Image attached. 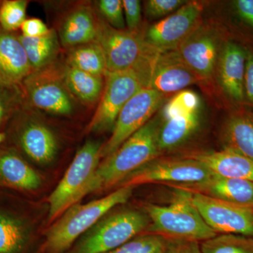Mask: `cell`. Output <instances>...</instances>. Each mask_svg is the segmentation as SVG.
<instances>
[{
	"label": "cell",
	"instance_id": "1",
	"mask_svg": "<svg viewBox=\"0 0 253 253\" xmlns=\"http://www.w3.org/2000/svg\"><path fill=\"white\" fill-rule=\"evenodd\" d=\"M48 205L0 189V253H42Z\"/></svg>",
	"mask_w": 253,
	"mask_h": 253
},
{
	"label": "cell",
	"instance_id": "2",
	"mask_svg": "<svg viewBox=\"0 0 253 253\" xmlns=\"http://www.w3.org/2000/svg\"><path fill=\"white\" fill-rule=\"evenodd\" d=\"M161 121L160 113L128 138L114 153L101 161L94 176L81 193L80 202L93 193L116 189L126 176L161 157L158 136Z\"/></svg>",
	"mask_w": 253,
	"mask_h": 253
},
{
	"label": "cell",
	"instance_id": "3",
	"mask_svg": "<svg viewBox=\"0 0 253 253\" xmlns=\"http://www.w3.org/2000/svg\"><path fill=\"white\" fill-rule=\"evenodd\" d=\"M134 187L118 188L84 204L73 205L44 232L42 253H66L84 233L117 206L126 204Z\"/></svg>",
	"mask_w": 253,
	"mask_h": 253
},
{
	"label": "cell",
	"instance_id": "4",
	"mask_svg": "<svg viewBox=\"0 0 253 253\" xmlns=\"http://www.w3.org/2000/svg\"><path fill=\"white\" fill-rule=\"evenodd\" d=\"M168 205L144 204L150 219L146 233L156 234L173 242H203L217 236L205 222L191 200L189 191L174 190Z\"/></svg>",
	"mask_w": 253,
	"mask_h": 253
},
{
	"label": "cell",
	"instance_id": "5",
	"mask_svg": "<svg viewBox=\"0 0 253 253\" xmlns=\"http://www.w3.org/2000/svg\"><path fill=\"white\" fill-rule=\"evenodd\" d=\"M112 211L81 236L66 253L111 252L149 229V217L144 211L129 208Z\"/></svg>",
	"mask_w": 253,
	"mask_h": 253
},
{
	"label": "cell",
	"instance_id": "6",
	"mask_svg": "<svg viewBox=\"0 0 253 253\" xmlns=\"http://www.w3.org/2000/svg\"><path fill=\"white\" fill-rule=\"evenodd\" d=\"M96 41L102 48L107 73L135 70L149 82L151 66L159 53L145 42L139 32L118 30L111 27L97 14Z\"/></svg>",
	"mask_w": 253,
	"mask_h": 253
},
{
	"label": "cell",
	"instance_id": "7",
	"mask_svg": "<svg viewBox=\"0 0 253 253\" xmlns=\"http://www.w3.org/2000/svg\"><path fill=\"white\" fill-rule=\"evenodd\" d=\"M103 144L88 140L78 150L62 179L46 201V226L56 221L68 208L80 203V196L101 163Z\"/></svg>",
	"mask_w": 253,
	"mask_h": 253
},
{
	"label": "cell",
	"instance_id": "8",
	"mask_svg": "<svg viewBox=\"0 0 253 253\" xmlns=\"http://www.w3.org/2000/svg\"><path fill=\"white\" fill-rule=\"evenodd\" d=\"M21 110L15 115L6 136L12 141L13 147L33 166L48 167L59 156V138L36 115Z\"/></svg>",
	"mask_w": 253,
	"mask_h": 253
},
{
	"label": "cell",
	"instance_id": "9",
	"mask_svg": "<svg viewBox=\"0 0 253 253\" xmlns=\"http://www.w3.org/2000/svg\"><path fill=\"white\" fill-rule=\"evenodd\" d=\"M25 104L57 116H72L76 101L63 79V68L56 63L49 67L33 71L21 84Z\"/></svg>",
	"mask_w": 253,
	"mask_h": 253
},
{
	"label": "cell",
	"instance_id": "10",
	"mask_svg": "<svg viewBox=\"0 0 253 253\" xmlns=\"http://www.w3.org/2000/svg\"><path fill=\"white\" fill-rule=\"evenodd\" d=\"M101 101L88 131L102 133L113 130L121 110L127 101L142 88L147 81L144 75L135 70L107 73Z\"/></svg>",
	"mask_w": 253,
	"mask_h": 253
},
{
	"label": "cell",
	"instance_id": "11",
	"mask_svg": "<svg viewBox=\"0 0 253 253\" xmlns=\"http://www.w3.org/2000/svg\"><path fill=\"white\" fill-rule=\"evenodd\" d=\"M213 174L204 165L195 160L159 157L126 176L116 189L148 184H194L207 180Z\"/></svg>",
	"mask_w": 253,
	"mask_h": 253
},
{
	"label": "cell",
	"instance_id": "12",
	"mask_svg": "<svg viewBox=\"0 0 253 253\" xmlns=\"http://www.w3.org/2000/svg\"><path fill=\"white\" fill-rule=\"evenodd\" d=\"M204 5L187 1L172 14L150 26L143 34L145 42L158 53L175 51L202 24Z\"/></svg>",
	"mask_w": 253,
	"mask_h": 253
},
{
	"label": "cell",
	"instance_id": "13",
	"mask_svg": "<svg viewBox=\"0 0 253 253\" xmlns=\"http://www.w3.org/2000/svg\"><path fill=\"white\" fill-rule=\"evenodd\" d=\"M166 97V95L151 88L144 87L137 91L118 115L112 134L101 148V158L104 159L114 153L128 138L149 122Z\"/></svg>",
	"mask_w": 253,
	"mask_h": 253
},
{
	"label": "cell",
	"instance_id": "14",
	"mask_svg": "<svg viewBox=\"0 0 253 253\" xmlns=\"http://www.w3.org/2000/svg\"><path fill=\"white\" fill-rule=\"evenodd\" d=\"M189 193L205 222L217 234L253 237V208L199 193Z\"/></svg>",
	"mask_w": 253,
	"mask_h": 253
},
{
	"label": "cell",
	"instance_id": "15",
	"mask_svg": "<svg viewBox=\"0 0 253 253\" xmlns=\"http://www.w3.org/2000/svg\"><path fill=\"white\" fill-rule=\"evenodd\" d=\"M224 41L218 32L201 24L174 51L201 81H207L216 73Z\"/></svg>",
	"mask_w": 253,
	"mask_h": 253
},
{
	"label": "cell",
	"instance_id": "16",
	"mask_svg": "<svg viewBox=\"0 0 253 253\" xmlns=\"http://www.w3.org/2000/svg\"><path fill=\"white\" fill-rule=\"evenodd\" d=\"M45 179L12 146L0 147V189L31 199L44 188Z\"/></svg>",
	"mask_w": 253,
	"mask_h": 253
},
{
	"label": "cell",
	"instance_id": "17",
	"mask_svg": "<svg viewBox=\"0 0 253 253\" xmlns=\"http://www.w3.org/2000/svg\"><path fill=\"white\" fill-rule=\"evenodd\" d=\"M246 46L226 39L221 46L215 75L221 91L233 109L244 106Z\"/></svg>",
	"mask_w": 253,
	"mask_h": 253
},
{
	"label": "cell",
	"instance_id": "18",
	"mask_svg": "<svg viewBox=\"0 0 253 253\" xmlns=\"http://www.w3.org/2000/svg\"><path fill=\"white\" fill-rule=\"evenodd\" d=\"M202 82L179 59L175 51L159 53L151 66L146 87L164 95L178 93Z\"/></svg>",
	"mask_w": 253,
	"mask_h": 253
},
{
	"label": "cell",
	"instance_id": "19",
	"mask_svg": "<svg viewBox=\"0 0 253 253\" xmlns=\"http://www.w3.org/2000/svg\"><path fill=\"white\" fill-rule=\"evenodd\" d=\"M174 189L199 193L253 208V181L213 174L207 180L194 184H169Z\"/></svg>",
	"mask_w": 253,
	"mask_h": 253
},
{
	"label": "cell",
	"instance_id": "20",
	"mask_svg": "<svg viewBox=\"0 0 253 253\" xmlns=\"http://www.w3.org/2000/svg\"><path fill=\"white\" fill-rule=\"evenodd\" d=\"M220 137L223 149L253 162V108L243 106L233 109L223 123Z\"/></svg>",
	"mask_w": 253,
	"mask_h": 253
},
{
	"label": "cell",
	"instance_id": "21",
	"mask_svg": "<svg viewBox=\"0 0 253 253\" xmlns=\"http://www.w3.org/2000/svg\"><path fill=\"white\" fill-rule=\"evenodd\" d=\"M182 157L199 161L217 175L253 181V161L231 150L192 151Z\"/></svg>",
	"mask_w": 253,
	"mask_h": 253
},
{
	"label": "cell",
	"instance_id": "22",
	"mask_svg": "<svg viewBox=\"0 0 253 253\" xmlns=\"http://www.w3.org/2000/svg\"><path fill=\"white\" fill-rule=\"evenodd\" d=\"M97 14L88 5H80L63 18L60 24V43L66 49L96 41Z\"/></svg>",
	"mask_w": 253,
	"mask_h": 253
},
{
	"label": "cell",
	"instance_id": "23",
	"mask_svg": "<svg viewBox=\"0 0 253 253\" xmlns=\"http://www.w3.org/2000/svg\"><path fill=\"white\" fill-rule=\"evenodd\" d=\"M33 72L18 36L0 29V81L21 86Z\"/></svg>",
	"mask_w": 253,
	"mask_h": 253
},
{
	"label": "cell",
	"instance_id": "24",
	"mask_svg": "<svg viewBox=\"0 0 253 253\" xmlns=\"http://www.w3.org/2000/svg\"><path fill=\"white\" fill-rule=\"evenodd\" d=\"M201 123V109L162 120L158 136V148L161 154L179 147L189 140L199 129Z\"/></svg>",
	"mask_w": 253,
	"mask_h": 253
},
{
	"label": "cell",
	"instance_id": "25",
	"mask_svg": "<svg viewBox=\"0 0 253 253\" xmlns=\"http://www.w3.org/2000/svg\"><path fill=\"white\" fill-rule=\"evenodd\" d=\"M18 38L27 54L33 72L56 63L61 48L57 31L50 29L49 33L38 38H26L21 35Z\"/></svg>",
	"mask_w": 253,
	"mask_h": 253
},
{
	"label": "cell",
	"instance_id": "26",
	"mask_svg": "<svg viewBox=\"0 0 253 253\" xmlns=\"http://www.w3.org/2000/svg\"><path fill=\"white\" fill-rule=\"evenodd\" d=\"M63 79L73 97L84 104L96 102L104 91V77L84 72L67 64L63 68Z\"/></svg>",
	"mask_w": 253,
	"mask_h": 253
},
{
	"label": "cell",
	"instance_id": "27",
	"mask_svg": "<svg viewBox=\"0 0 253 253\" xmlns=\"http://www.w3.org/2000/svg\"><path fill=\"white\" fill-rule=\"evenodd\" d=\"M66 64L101 77L107 73L104 51L96 41L68 49Z\"/></svg>",
	"mask_w": 253,
	"mask_h": 253
},
{
	"label": "cell",
	"instance_id": "28",
	"mask_svg": "<svg viewBox=\"0 0 253 253\" xmlns=\"http://www.w3.org/2000/svg\"><path fill=\"white\" fill-rule=\"evenodd\" d=\"M202 253H253V237L217 234L200 244Z\"/></svg>",
	"mask_w": 253,
	"mask_h": 253
},
{
	"label": "cell",
	"instance_id": "29",
	"mask_svg": "<svg viewBox=\"0 0 253 253\" xmlns=\"http://www.w3.org/2000/svg\"><path fill=\"white\" fill-rule=\"evenodd\" d=\"M173 244L162 236L144 233L107 253H164Z\"/></svg>",
	"mask_w": 253,
	"mask_h": 253
},
{
	"label": "cell",
	"instance_id": "30",
	"mask_svg": "<svg viewBox=\"0 0 253 253\" xmlns=\"http://www.w3.org/2000/svg\"><path fill=\"white\" fill-rule=\"evenodd\" d=\"M23 104L25 98L21 86L6 84L0 81V129L22 109Z\"/></svg>",
	"mask_w": 253,
	"mask_h": 253
},
{
	"label": "cell",
	"instance_id": "31",
	"mask_svg": "<svg viewBox=\"0 0 253 253\" xmlns=\"http://www.w3.org/2000/svg\"><path fill=\"white\" fill-rule=\"evenodd\" d=\"M229 9L236 25L234 28L242 36L241 44L245 41L253 43V0L231 1Z\"/></svg>",
	"mask_w": 253,
	"mask_h": 253
},
{
	"label": "cell",
	"instance_id": "32",
	"mask_svg": "<svg viewBox=\"0 0 253 253\" xmlns=\"http://www.w3.org/2000/svg\"><path fill=\"white\" fill-rule=\"evenodd\" d=\"M199 95L191 90H182L176 93L172 99L165 105L161 112L162 120L188 114L201 109Z\"/></svg>",
	"mask_w": 253,
	"mask_h": 253
},
{
	"label": "cell",
	"instance_id": "33",
	"mask_svg": "<svg viewBox=\"0 0 253 253\" xmlns=\"http://www.w3.org/2000/svg\"><path fill=\"white\" fill-rule=\"evenodd\" d=\"M28 1L26 0H6L0 4V28L4 31L13 32L21 28L26 20Z\"/></svg>",
	"mask_w": 253,
	"mask_h": 253
},
{
	"label": "cell",
	"instance_id": "34",
	"mask_svg": "<svg viewBox=\"0 0 253 253\" xmlns=\"http://www.w3.org/2000/svg\"><path fill=\"white\" fill-rule=\"evenodd\" d=\"M98 14L113 28L125 30L126 20L121 0H100L96 3Z\"/></svg>",
	"mask_w": 253,
	"mask_h": 253
},
{
	"label": "cell",
	"instance_id": "35",
	"mask_svg": "<svg viewBox=\"0 0 253 253\" xmlns=\"http://www.w3.org/2000/svg\"><path fill=\"white\" fill-rule=\"evenodd\" d=\"M186 2L184 0H149L145 1V11L151 18L167 17Z\"/></svg>",
	"mask_w": 253,
	"mask_h": 253
},
{
	"label": "cell",
	"instance_id": "36",
	"mask_svg": "<svg viewBox=\"0 0 253 253\" xmlns=\"http://www.w3.org/2000/svg\"><path fill=\"white\" fill-rule=\"evenodd\" d=\"M126 24L131 32H139L141 21V1L139 0L122 1Z\"/></svg>",
	"mask_w": 253,
	"mask_h": 253
},
{
	"label": "cell",
	"instance_id": "37",
	"mask_svg": "<svg viewBox=\"0 0 253 253\" xmlns=\"http://www.w3.org/2000/svg\"><path fill=\"white\" fill-rule=\"evenodd\" d=\"M244 99V106L253 108V48L248 46H246Z\"/></svg>",
	"mask_w": 253,
	"mask_h": 253
},
{
	"label": "cell",
	"instance_id": "38",
	"mask_svg": "<svg viewBox=\"0 0 253 253\" xmlns=\"http://www.w3.org/2000/svg\"><path fill=\"white\" fill-rule=\"evenodd\" d=\"M21 36L26 38H38L49 33L50 29L40 18H26L21 27Z\"/></svg>",
	"mask_w": 253,
	"mask_h": 253
},
{
	"label": "cell",
	"instance_id": "39",
	"mask_svg": "<svg viewBox=\"0 0 253 253\" xmlns=\"http://www.w3.org/2000/svg\"><path fill=\"white\" fill-rule=\"evenodd\" d=\"M173 253H202L199 243L175 242Z\"/></svg>",
	"mask_w": 253,
	"mask_h": 253
},
{
	"label": "cell",
	"instance_id": "40",
	"mask_svg": "<svg viewBox=\"0 0 253 253\" xmlns=\"http://www.w3.org/2000/svg\"><path fill=\"white\" fill-rule=\"evenodd\" d=\"M6 139V134L3 131H0V146L4 142Z\"/></svg>",
	"mask_w": 253,
	"mask_h": 253
},
{
	"label": "cell",
	"instance_id": "41",
	"mask_svg": "<svg viewBox=\"0 0 253 253\" xmlns=\"http://www.w3.org/2000/svg\"><path fill=\"white\" fill-rule=\"evenodd\" d=\"M174 243L175 242H174V244L172 245V246H171V247L169 248V249H168L167 251H166V252H165L164 253H173V252H174Z\"/></svg>",
	"mask_w": 253,
	"mask_h": 253
},
{
	"label": "cell",
	"instance_id": "42",
	"mask_svg": "<svg viewBox=\"0 0 253 253\" xmlns=\"http://www.w3.org/2000/svg\"><path fill=\"white\" fill-rule=\"evenodd\" d=\"M0 4H1V3H0ZM0 29H1V28H0Z\"/></svg>",
	"mask_w": 253,
	"mask_h": 253
}]
</instances>
